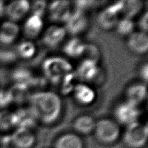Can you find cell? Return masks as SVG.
Here are the masks:
<instances>
[{"label":"cell","mask_w":148,"mask_h":148,"mask_svg":"<svg viewBox=\"0 0 148 148\" xmlns=\"http://www.w3.org/2000/svg\"><path fill=\"white\" fill-rule=\"evenodd\" d=\"M29 110L36 120L50 125L59 120L63 110L62 99L59 94L49 90H42L31 95Z\"/></svg>","instance_id":"cell-1"},{"label":"cell","mask_w":148,"mask_h":148,"mask_svg":"<svg viewBox=\"0 0 148 148\" xmlns=\"http://www.w3.org/2000/svg\"><path fill=\"white\" fill-rule=\"evenodd\" d=\"M42 70L45 77L53 83L58 84L66 75L73 72V66L65 58L52 56L44 60Z\"/></svg>","instance_id":"cell-2"},{"label":"cell","mask_w":148,"mask_h":148,"mask_svg":"<svg viewBox=\"0 0 148 148\" xmlns=\"http://www.w3.org/2000/svg\"><path fill=\"white\" fill-rule=\"evenodd\" d=\"M93 133L97 142L105 145L115 143L121 135L120 125L115 120L101 118L96 121Z\"/></svg>","instance_id":"cell-3"},{"label":"cell","mask_w":148,"mask_h":148,"mask_svg":"<svg viewBox=\"0 0 148 148\" xmlns=\"http://www.w3.org/2000/svg\"><path fill=\"white\" fill-rule=\"evenodd\" d=\"M148 138L147 124L136 121L126 127L123 135L124 144L128 148H143Z\"/></svg>","instance_id":"cell-4"},{"label":"cell","mask_w":148,"mask_h":148,"mask_svg":"<svg viewBox=\"0 0 148 148\" xmlns=\"http://www.w3.org/2000/svg\"><path fill=\"white\" fill-rule=\"evenodd\" d=\"M114 117L119 125L126 127L136 121L141 116L139 107L126 101L118 103L114 109Z\"/></svg>","instance_id":"cell-5"},{"label":"cell","mask_w":148,"mask_h":148,"mask_svg":"<svg viewBox=\"0 0 148 148\" xmlns=\"http://www.w3.org/2000/svg\"><path fill=\"white\" fill-rule=\"evenodd\" d=\"M122 1H117L109 5L100 11L97 16V23L100 28L104 31H110L114 29L120 20Z\"/></svg>","instance_id":"cell-6"},{"label":"cell","mask_w":148,"mask_h":148,"mask_svg":"<svg viewBox=\"0 0 148 148\" xmlns=\"http://www.w3.org/2000/svg\"><path fill=\"white\" fill-rule=\"evenodd\" d=\"M79 79L85 83H96L101 77V70L97 63L88 60H83L75 71Z\"/></svg>","instance_id":"cell-7"},{"label":"cell","mask_w":148,"mask_h":148,"mask_svg":"<svg viewBox=\"0 0 148 148\" xmlns=\"http://www.w3.org/2000/svg\"><path fill=\"white\" fill-rule=\"evenodd\" d=\"M64 28L66 32L77 36L84 32L88 27V19L85 12L75 10L66 21Z\"/></svg>","instance_id":"cell-8"},{"label":"cell","mask_w":148,"mask_h":148,"mask_svg":"<svg viewBox=\"0 0 148 148\" xmlns=\"http://www.w3.org/2000/svg\"><path fill=\"white\" fill-rule=\"evenodd\" d=\"M66 34L67 32L64 27L52 25L44 31L42 40L45 46L54 48L59 46L64 41Z\"/></svg>","instance_id":"cell-9"},{"label":"cell","mask_w":148,"mask_h":148,"mask_svg":"<svg viewBox=\"0 0 148 148\" xmlns=\"http://www.w3.org/2000/svg\"><path fill=\"white\" fill-rule=\"evenodd\" d=\"M75 101L81 105H92L96 99V92L88 83H78L72 92Z\"/></svg>","instance_id":"cell-10"},{"label":"cell","mask_w":148,"mask_h":148,"mask_svg":"<svg viewBox=\"0 0 148 148\" xmlns=\"http://www.w3.org/2000/svg\"><path fill=\"white\" fill-rule=\"evenodd\" d=\"M49 16L52 21L55 22H64L72 13L70 2L68 1H53L47 6Z\"/></svg>","instance_id":"cell-11"},{"label":"cell","mask_w":148,"mask_h":148,"mask_svg":"<svg viewBox=\"0 0 148 148\" xmlns=\"http://www.w3.org/2000/svg\"><path fill=\"white\" fill-rule=\"evenodd\" d=\"M10 140L15 148H32L35 146L36 138L31 129L18 127L13 132Z\"/></svg>","instance_id":"cell-12"},{"label":"cell","mask_w":148,"mask_h":148,"mask_svg":"<svg viewBox=\"0 0 148 148\" xmlns=\"http://www.w3.org/2000/svg\"><path fill=\"white\" fill-rule=\"evenodd\" d=\"M31 3L27 0H16L5 7V13L10 21L16 23L23 19L30 11Z\"/></svg>","instance_id":"cell-13"},{"label":"cell","mask_w":148,"mask_h":148,"mask_svg":"<svg viewBox=\"0 0 148 148\" xmlns=\"http://www.w3.org/2000/svg\"><path fill=\"white\" fill-rule=\"evenodd\" d=\"M127 46L133 53L142 55L146 54L148 50V36L146 33L134 31L127 36Z\"/></svg>","instance_id":"cell-14"},{"label":"cell","mask_w":148,"mask_h":148,"mask_svg":"<svg viewBox=\"0 0 148 148\" xmlns=\"http://www.w3.org/2000/svg\"><path fill=\"white\" fill-rule=\"evenodd\" d=\"M125 101L139 107L147 97V85L144 83H134L126 89Z\"/></svg>","instance_id":"cell-15"},{"label":"cell","mask_w":148,"mask_h":148,"mask_svg":"<svg viewBox=\"0 0 148 148\" xmlns=\"http://www.w3.org/2000/svg\"><path fill=\"white\" fill-rule=\"evenodd\" d=\"M44 29L43 18L31 14L23 23V31L26 38L34 39L42 33Z\"/></svg>","instance_id":"cell-16"},{"label":"cell","mask_w":148,"mask_h":148,"mask_svg":"<svg viewBox=\"0 0 148 148\" xmlns=\"http://www.w3.org/2000/svg\"><path fill=\"white\" fill-rule=\"evenodd\" d=\"M20 33V27L16 22L12 21L5 22L0 27V43L9 46L14 43Z\"/></svg>","instance_id":"cell-17"},{"label":"cell","mask_w":148,"mask_h":148,"mask_svg":"<svg viewBox=\"0 0 148 148\" xmlns=\"http://www.w3.org/2000/svg\"><path fill=\"white\" fill-rule=\"evenodd\" d=\"M54 148H84V142L78 134L66 133L55 140Z\"/></svg>","instance_id":"cell-18"},{"label":"cell","mask_w":148,"mask_h":148,"mask_svg":"<svg viewBox=\"0 0 148 148\" xmlns=\"http://www.w3.org/2000/svg\"><path fill=\"white\" fill-rule=\"evenodd\" d=\"M96 121L92 116L87 114L77 117L73 122V127L77 133L88 135L94 132Z\"/></svg>","instance_id":"cell-19"},{"label":"cell","mask_w":148,"mask_h":148,"mask_svg":"<svg viewBox=\"0 0 148 148\" xmlns=\"http://www.w3.org/2000/svg\"><path fill=\"white\" fill-rule=\"evenodd\" d=\"M85 43L77 36L66 42L63 46V52L66 56L71 58H79L82 57Z\"/></svg>","instance_id":"cell-20"},{"label":"cell","mask_w":148,"mask_h":148,"mask_svg":"<svg viewBox=\"0 0 148 148\" xmlns=\"http://www.w3.org/2000/svg\"><path fill=\"white\" fill-rule=\"evenodd\" d=\"M143 2L140 0L122 1L121 15L124 18L132 19L140 14L143 9Z\"/></svg>","instance_id":"cell-21"},{"label":"cell","mask_w":148,"mask_h":148,"mask_svg":"<svg viewBox=\"0 0 148 148\" xmlns=\"http://www.w3.org/2000/svg\"><path fill=\"white\" fill-rule=\"evenodd\" d=\"M18 57L23 59L28 60L35 56L36 53V46L34 42L29 40L21 42L16 48Z\"/></svg>","instance_id":"cell-22"},{"label":"cell","mask_w":148,"mask_h":148,"mask_svg":"<svg viewBox=\"0 0 148 148\" xmlns=\"http://www.w3.org/2000/svg\"><path fill=\"white\" fill-rule=\"evenodd\" d=\"M114 29L119 35L129 36L134 31L135 23L132 19L123 17L120 18Z\"/></svg>","instance_id":"cell-23"},{"label":"cell","mask_w":148,"mask_h":148,"mask_svg":"<svg viewBox=\"0 0 148 148\" xmlns=\"http://www.w3.org/2000/svg\"><path fill=\"white\" fill-rule=\"evenodd\" d=\"M11 96L12 101L21 103L29 99L30 96L28 94L27 86L23 84H16L9 91Z\"/></svg>","instance_id":"cell-24"},{"label":"cell","mask_w":148,"mask_h":148,"mask_svg":"<svg viewBox=\"0 0 148 148\" xmlns=\"http://www.w3.org/2000/svg\"><path fill=\"white\" fill-rule=\"evenodd\" d=\"M83 60H88L94 62L98 63L101 58V52L96 45L94 44L85 43L84 49L82 55Z\"/></svg>","instance_id":"cell-25"},{"label":"cell","mask_w":148,"mask_h":148,"mask_svg":"<svg viewBox=\"0 0 148 148\" xmlns=\"http://www.w3.org/2000/svg\"><path fill=\"white\" fill-rule=\"evenodd\" d=\"M77 79H79L77 76L74 72H72L66 75L60 82V84H61V93L66 95L72 92L74 87L78 83L76 82Z\"/></svg>","instance_id":"cell-26"},{"label":"cell","mask_w":148,"mask_h":148,"mask_svg":"<svg viewBox=\"0 0 148 148\" xmlns=\"http://www.w3.org/2000/svg\"><path fill=\"white\" fill-rule=\"evenodd\" d=\"M13 77L16 81V84H23L28 86L31 83L33 80V75L29 71L25 69H19L16 70L14 73Z\"/></svg>","instance_id":"cell-27"},{"label":"cell","mask_w":148,"mask_h":148,"mask_svg":"<svg viewBox=\"0 0 148 148\" xmlns=\"http://www.w3.org/2000/svg\"><path fill=\"white\" fill-rule=\"evenodd\" d=\"M47 3L46 1H35L32 2L30 5V10H31V14L38 16L43 18L44 15L47 10Z\"/></svg>","instance_id":"cell-28"},{"label":"cell","mask_w":148,"mask_h":148,"mask_svg":"<svg viewBox=\"0 0 148 148\" xmlns=\"http://www.w3.org/2000/svg\"><path fill=\"white\" fill-rule=\"evenodd\" d=\"M15 125L14 117L13 114L2 113L0 114V127L3 129H7Z\"/></svg>","instance_id":"cell-29"},{"label":"cell","mask_w":148,"mask_h":148,"mask_svg":"<svg viewBox=\"0 0 148 148\" xmlns=\"http://www.w3.org/2000/svg\"><path fill=\"white\" fill-rule=\"evenodd\" d=\"M138 27L140 29V31L144 33H147L148 31V12L146 10L145 11L141 17L140 18L138 23Z\"/></svg>","instance_id":"cell-30"},{"label":"cell","mask_w":148,"mask_h":148,"mask_svg":"<svg viewBox=\"0 0 148 148\" xmlns=\"http://www.w3.org/2000/svg\"><path fill=\"white\" fill-rule=\"evenodd\" d=\"M11 102V96L9 91H0V107H6Z\"/></svg>","instance_id":"cell-31"},{"label":"cell","mask_w":148,"mask_h":148,"mask_svg":"<svg viewBox=\"0 0 148 148\" xmlns=\"http://www.w3.org/2000/svg\"><path fill=\"white\" fill-rule=\"evenodd\" d=\"M95 3L96 2L94 1H77L74 2V3L76 7V10L84 12V10L93 6V4Z\"/></svg>","instance_id":"cell-32"},{"label":"cell","mask_w":148,"mask_h":148,"mask_svg":"<svg viewBox=\"0 0 148 148\" xmlns=\"http://www.w3.org/2000/svg\"><path fill=\"white\" fill-rule=\"evenodd\" d=\"M139 75L142 80L143 81V83L147 84L148 79V65L147 62L142 64L140 68Z\"/></svg>","instance_id":"cell-33"},{"label":"cell","mask_w":148,"mask_h":148,"mask_svg":"<svg viewBox=\"0 0 148 148\" xmlns=\"http://www.w3.org/2000/svg\"><path fill=\"white\" fill-rule=\"evenodd\" d=\"M5 11V6L4 3L0 1V16H1Z\"/></svg>","instance_id":"cell-34"}]
</instances>
